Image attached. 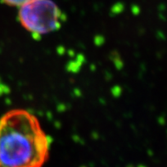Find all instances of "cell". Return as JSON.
I'll list each match as a JSON object with an SVG mask.
<instances>
[{
    "instance_id": "cell-1",
    "label": "cell",
    "mask_w": 167,
    "mask_h": 167,
    "mask_svg": "<svg viewBox=\"0 0 167 167\" xmlns=\"http://www.w3.org/2000/svg\"><path fill=\"white\" fill-rule=\"evenodd\" d=\"M51 140L37 117L12 109L0 118V167H43Z\"/></svg>"
},
{
    "instance_id": "cell-2",
    "label": "cell",
    "mask_w": 167,
    "mask_h": 167,
    "mask_svg": "<svg viewBox=\"0 0 167 167\" xmlns=\"http://www.w3.org/2000/svg\"><path fill=\"white\" fill-rule=\"evenodd\" d=\"M18 19L28 33L37 37L60 29L65 16L52 0H29L19 7Z\"/></svg>"
},
{
    "instance_id": "cell-3",
    "label": "cell",
    "mask_w": 167,
    "mask_h": 167,
    "mask_svg": "<svg viewBox=\"0 0 167 167\" xmlns=\"http://www.w3.org/2000/svg\"><path fill=\"white\" fill-rule=\"evenodd\" d=\"M28 1L29 0H1L2 3L10 7H20Z\"/></svg>"
}]
</instances>
